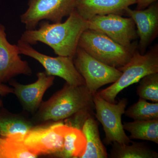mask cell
<instances>
[{"label":"cell","mask_w":158,"mask_h":158,"mask_svg":"<svg viewBox=\"0 0 158 158\" xmlns=\"http://www.w3.org/2000/svg\"><path fill=\"white\" fill-rule=\"evenodd\" d=\"M64 142L59 157L81 158L85 152L86 141L81 130L62 123Z\"/></svg>","instance_id":"obj_17"},{"label":"cell","mask_w":158,"mask_h":158,"mask_svg":"<svg viewBox=\"0 0 158 158\" xmlns=\"http://www.w3.org/2000/svg\"><path fill=\"white\" fill-rule=\"evenodd\" d=\"M124 114L134 120L158 119V102H149L139 98L138 102L125 110Z\"/></svg>","instance_id":"obj_20"},{"label":"cell","mask_w":158,"mask_h":158,"mask_svg":"<svg viewBox=\"0 0 158 158\" xmlns=\"http://www.w3.org/2000/svg\"><path fill=\"white\" fill-rule=\"evenodd\" d=\"M131 144L114 142L110 150L111 158H158L155 151L141 142H133Z\"/></svg>","instance_id":"obj_19"},{"label":"cell","mask_w":158,"mask_h":158,"mask_svg":"<svg viewBox=\"0 0 158 158\" xmlns=\"http://www.w3.org/2000/svg\"><path fill=\"white\" fill-rule=\"evenodd\" d=\"M88 29L101 32L126 48L137 45L133 40L138 37L135 24L131 18L110 14L97 15L88 20Z\"/></svg>","instance_id":"obj_9"},{"label":"cell","mask_w":158,"mask_h":158,"mask_svg":"<svg viewBox=\"0 0 158 158\" xmlns=\"http://www.w3.org/2000/svg\"><path fill=\"white\" fill-rule=\"evenodd\" d=\"M139 82L137 93L139 98L158 102V73L147 75Z\"/></svg>","instance_id":"obj_21"},{"label":"cell","mask_w":158,"mask_h":158,"mask_svg":"<svg viewBox=\"0 0 158 158\" xmlns=\"http://www.w3.org/2000/svg\"><path fill=\"white\" fill-rule=\"evenodd\" d=\"M157 0H137V10H141L146 9Z\"/></svg>","instance_id":"obj_24"},{"label":"cell","mask_w":158,"mask_h":158,"mask_svg":"<svg viewBox=\"0 0 158 158\" xmlns=\"http://www.w3.org/2000/svg\"><path fill=\"white\" fill-rule=\"evenodd\" d=\"M78 47L98 61L118 68L129 62L136 50L137 45L125 47L106 34L88 29L81 35Z\"/></svg>","instance_id":"obj_4"},{"label":"cell","mask_w":158,"mask_h":158,"mask_svg":"<svg viewBox=\"0 0 158 158\" xmlns=\"http://www.w3.org/2000/svg\"><path fill=\"white\" fill-rule=\"evenodd\" d=\"M81 131L86 141L85 152L81 158H108L106 149L101 139L98 122L93 116L86 119Z\"/></svg>","instance_id":"obj_16"},{"label":"cell","mask_w":158,"mask_h":158,"mask_svg":"<svg viewBox=\"0 0 158 158\" xmlns=\"http://www.w3.org/2000/svg\"><path fill=\"white\" fill-rule=\"evenodd\" d=\"M39 27L26 30L20 40L31 45L44 44L56 55L73 58L82 33L88 29V21L83 19L75 9L64 22L50 23L43 20Z\"/></svg>","instance_id":"obj_1"},{"label":"cell","mask_w":158,"mask_h":158,"mask_svg":"<svg viewBox=\"0 0 158 158\" xmlns=\"http://www.w3.org/2000/svg\"><path fill=\"white\" fill-rule=\"evenodd\" d=\"M137 0H77L76 9L83 19L89 20L97 15H122L125 9Z\"/></svg>","instance_id":"obj_14"},{"label":"cell","mask_w":158,"mask_h":158,"mask_svg":"<svg viewBox=\"0 0 158 158\" xmlns=\"http://www.w3.org/2000/svg\"><path fill=\"white\" fill-rule=\"evenodd\" d=\"M93 102L95 110V117L103 127L105 133V141L106 144L114 142L129 144L131 142L126 134L122 122L128 104L126 98L120 99L117 103H111L99 96L94 94Z\"/></svg>","instance_id":"obj_5"},{"label":"cell","mask_w":158,"mask_h":158,"mask_svg":"<svg viewBox=\"0 0 158 158\" xmlns=\"http://www.w3.org/2000/svg\"><path fill=\"white\" fill-rule=\"evenodd\" d=\"M124 13L135 24L137 34L140 39L139 52L144 54L148 46L158 36V3H153L143 10H133L128 7L125 9Z\"/></svg>","instance_id":"obj_13"},{"label":"cell","mask_w":158,"mask_h":158,"mask_svg":"<svg viewBox=\"0 0 158 158\" xmlns=\"http://www.w3.org/2000/svg\"><path fill=\"white\" fill-rule=\"evenodd\" d=\"M5 138L0 137V158H3Z\"/></svg>","instance_id":"obj_25"},{"label":"cell","mask_w":158,"mask_h":158,"mask_svg":"<svg viewBox=\"0 0 158 158\" xmlns=\"http://www.w3.org/2000/svg\"><path fill=\"white\" fill-rule=\"evenodd\" d=\"M117 69L122 72L119 78L111 86L97 92L111 103H115L117 95L126 88L138 83L147 75L158 73V44L144 54L136 50L129 62Z\"/></svg>","instance_id":"obj_3"},{"label":"cell","mask_w":158,"mask_h":158,"mask_svg":"<svg viewBox=\"0 0 158 158\" xmlns=\"http://www.w3.org/2000/svg\"><path fill=\"white\" fill-rule=\"evenodd\" d=\"M17 45L20 54L33 58L39 62L48 75L60 77L70 85H85V80L75 66L72 57L49 56L41 53L31 44L20 39L18 40Z\"/></svg>","instance_id":"obj_8"},{"label":"cell","mask_w":158,"mask_h":158,"mask_svg":"<svg viewBox=\"0 0 158 158\" xmlns=\"http://www.w3.org/2000/svg\"><path fill=\"white\" fill-rule=\"evenodd\" d=\"M13 88L5 85L4 83L0 82V96H6L10 94L13 93ZM2 107H3L2 102L0 99V108Z\"/></svg>","instance_id":"obj_23"},{"label":"cell","mask_w":158,"mask_h":158,"mask_svg":"<svg viewBox=\"0 0 158 158\" xmlns=\"http://www.w3.org/2000/svg\"><path fill=\"white\" fill-rule=\"evenodd\" d=\"M34 126L33 122L0 108V137L23 141Z\"/></svg>","instance_id":"obj_15"},{"label":"cell","mask_w":158,"mask_h":158,"mask_svg":"<svg viewBox=\"0 0 158 158\" xmlns=\"http://www.w3.org/2000/svg\"><path fill=\"white\" fill-rule=\"evenodd\" d=\"M61 121L34 126L24 138V144L37 156L52 154L59 157L64 138Z\"/></svg>","instance_id":"obj_10"},{"label":"cell","mask_w":158,"mask_h":158,"mask_svg":"<svg viewBox=\"0 0 158 158\" xmlns=\"http://www.w3.org/2000/svg\"><path fill=\"white\" fill-rule=\"evenodd\" d=\"M93 95L85 85L74 86L65 83L62 89L41 103L32 122L61 121L82 111H94Z\"/></svg>","instance_id":"obj_2"},{"label":"cell","mask_w":158,"mask_h":158,"mask_svg":"<svg viewBox=\"0 0 158 158\" xmlns=\"http://www.w3.org/2000/svg\"><path fill=\"white\" fill-rule=\"evenodd\" d=\"M73 60L86 87L93 95L102 86L116 82L122 74L118 69L98 61L79 47Z\"/></svg>","instance_id":"obj_6"},{"label":"cell","mask_w":158,"mask_h":158,"mask_svg":"<svg viewBox=\"0 0 158 158\" xmlns=\"http://www.w3.org/2000/svg\"><path fill=\"white\" fill-rule=\"evenodd\" d=\"M37 156L25 145L22 140L6 138L4 158H36Z\"/></svg>","instance_id":"obj_22"},{"label":"cell","mask_w":158,"mask_h":158,"mask_svg":"<svg viewBox=\"0 0 158 158\" xmlns=\"http://www.w3.org/2000/svg\"><path fill=\"white\" fill-rule=\"evenodd\" d=\"M20 55L17 44L9 42L6 27L0 23V82H9L19 75H32L29 63L23 60Z\"/></svg>","instance_id":"obj_11"},{"label":"cell","mask_w":158,"mask_h":158,"mask_svg":"<svg viewBox=\"0 0 158 158\" xmlns=\"http://www.w3.org/2000/svg\"><path fill=\"white\" fill-rule=\"evenodd\" d=\"M123 127L130 133L131 140H144L158 144V119L124 122Z\"/></svg>","instance_id":"obj_18"},{"label":"cell","mask_w":158,"mask_h":158,"mask_svg":"<svg viewBox=\"0 0 158 158\" xmlns=\"http://www.w3.org/2000/svg\"><path fill=\"white\" fill-rule=\"evenodd\" d=\"M77 0H28V9L20 16L26 30L37 28L43 20L62 22L76 9Z\"/></svg>","instance_id":"obj_7"},{"label":"cell","mask_w":158,"mask_h":158,"mask_svg":"<svg viewBox=\"0 0 158 158\" xmlns=\"http://www.w3.org/2000/svg\"><path fill=\"white\" fill-rule=\"evenodd\" d=\"M37 76V81L30 85H22L13 80L9 81L13 93L23 109L31 113H36L41 104L44 94L53 85L55 79V77L48 75L44 72H38Z\"/></svg>","instance_id":"obj_12"}]
</instances>
